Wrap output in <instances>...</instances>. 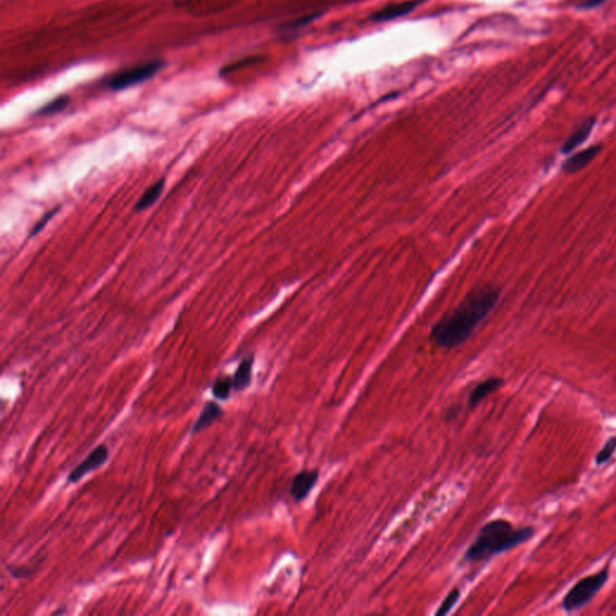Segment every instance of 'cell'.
Wrapping results in <instances>:
<instances>
[{"label":"cell","mask_w":616,"mask_h":616,"mask_svg":"<svg viewBox=\"0 0 616 616\" xmlns=\"http://www.w3.org/2000/svg\"><path fill=\"white\" fill-rule=\"evenodd\" d=\"M253 365H254V356H247L241 361L239 368L232 376L234 391L236 393L248 389L249 385L252 383Z\"/></svg>","instance_id":"11"},{"label":"cell","mask_w":616,"mask_h":616,"mask_svg":"<svg viewBox=\"0 0 616 616\" xmlns=\"http://www.w3.org/2000/svg\"><path fill=\"white\" fill-rule=\"evenodd\" d=\"M34 567H28V566H18V567H9V572H11L13 577L27 578L31 575V569Z\"/></svg>","instance_id":"19"},{"label":"cell","mask_w":616,"mask_h":616,"mask_svg":"<svg viewBox=\"0 0 616 616\" xmlns=\"http://www.w3.org/2000/svg\"><path fill=\"white\" fill-rule=\"evenodd\" d=\"M234 390L232 376H219L212 384V395L220 401H227Z\"/></svg>","instance_id":"14"},{"label":"cell","mask_w":616,"mask_h":616,"mask_svg":"<svg viewBox=\"0 0 616 616\" xmlns=\"http://www.w3.org/2000/svg\"><path fill=\"white\" fill-rule=\"evenodd\" d=\"M164 187H165V180H164V178L159 180L158 182L154 183L153 186H150V188L147 189V190L142 194V197L139 199V202H137L136 205H135V211L140 212V211L147 210L148 207L153 205L154 202H157L159 197L162 195Z\"/></svg>","instance_id":"13"},{"label":"cell","mask_w":616,"mask_h":616,"mask_svg":"<svg viewBox=\"0 0 616 616\" xmlns=\"http://www.w3.org/2000/svg\"><path fill=\"white\" fill-rule=\"evenodd\" d=\"M603 150V145H594L587 147L585 150H579L573 155H570L566 159L565 162L561 165V170L567 174V175H573L577 172H582V169H585L587 165H590L596 157L601 154Z\"/></svg>","instance_id":"6"},{"label":"cell","mask_w":616,"mask_h":616,"mask_svg":"<svg viewBox=\"0 0 616 616\" xmlns=\"http://www.w3.org/2000/svg\"><path fill=\"white\" fill-rule=\"evenodd\" d=\"M162 60H152L148 63L136 65L132 69L122 70L120 73L112 75L106 82V86L112 90H122L129 87L135 86L139 83L147 81L163 68Z\"/></svg>","instance_id":"4"},{"label":"cell","mask_w":616,"mask_h":616,"mask_svg":"<svg viewBox=\"0 0 616 616\" xmlns=\"http://www.w3.org/2000/svg\"><path fill=\"white\" fill-rule=\"evenodd\" d=\"M68 97L63 95V97H59V98H56L55 100H52L51 103L46 104L43 108L38 110V113L41 115H53V113L62 111V110L68 105Z\"/></svg>","instance_id":"15"},{"label":"cell","mask_w":616,"mask_h":616,"mask_svg":"<svg viewBox=\"0 0 616 616\" xmlns=\"http://www.w3.org/2000/svg\"><path fill=\"white\" fill-rule=\"evenodd\" d=\"M503 384L505 381L500 377H491L486 381L480 382L479 384L475 385V389L472 390L471 394L468 396V405L470 407L478 406L484 398L497 391Z\"/></svg>","instance_id":"10"},{"label":"cell","mask_w":616,"mask_h":616,"mask_svg":"<svg viewBox=\"0 0 616 616\" xmlns=\"http://www.w3.org/2000/svg\"><path fill=\"white\" fill-rule=\"evenodd\" d=\"M319 479L317 470H304L298 473L291 482L290 495L295 502H301L311 493Z\"/></svg>","instance_id":"7"},{"label":"cell","mask_w":616,"mask_h":616,"mask_svg":"<svg viewBox=\"0 0 616 616\" xmlns=\"http://www.w3.org/2000/svg\"><path fill=\"white\" fill-rule=\"evenodd\" d=\"M110 458V449L106 444H99L92 450L85 460H82L76 467L69 473L66 482L69 484L78 483L85 475H90L103 467Z\"/></svg>","instance_id":"5"},{"label":"cell","mask_w":616,"mask_h":616,"mask_svg":"<svg viewBox=\"0 0 616 616\" xmlns=\"http://www.w3.org/2000/svg\"><path fill=\"white\" fill-rule=\"evenodd\" d=\"M223 415H224V410L220 405L214 401H207L197 421L192 425V435L205 431L206 428H210L216 421H218Z\"/></svg>","instance_id":"9"},{"label":"cell","mask_w":616,"mask_h":616,"mask_svg":"<svg viewBox=\"0 0 616 616\" xmlns=\"http://www.w3.org/2000/svg\"><path fill=\"white\" fill-rule=\"evenodd\" d=\"M58 211H59V207H56V209H53V210L50 211V212H48V214H45L43 218L40 219V220H38V222L35 224L34 227H33L31 231H30V237H33V236L36 235L38 232H40V231L43 230V227H45V225H46V224H48V223L51 220L52 217H53V216H55V214H56Z\"/></svg>","instance_id":"18"},{"label":"cell","mask_w":616,"mask_h":616,"mask_svg":"<svg viewBox=\"0 0 616 616\" xmlns=\"http://www.w3.org/2000/svg\"><path fill=\"white\" fill-rule=\"evenodd\" d=\"M416 4L418 3H415V1L414 3L406 1V3H401V4L389 5V6H386L384 9L381 10L379 13H377L373 16V21H389V20L400 18V16L406 15V13H411L412 10L414 9L415 6H416Z\"/></svg>","instance_id":"12"},{"label":"cell","mask_w":616,"mask_h":616,"mask_svg":"<svg viewBox=\"0 0 616 616\" xmlns=\"http://www.w3.org/2000/svg\"><path fill=\"white\" fill-rule=\"evenodd\" d=\"M596 123H597V118L595 115L589 117L587 120H584L582 125H579L573 133L567 137L565 144L561 146V153H572L574 150H577L578 147H580L590 137Z\"/></svg>","instance_id":"8"},{"label":"cell","mask_w":616,"mask_h":616,"mask_svg":"<svg viewBox=\"0 0 616 616\" xmlns=\"http://www.w3.org/2000/svg\"><path fill=\"white\" fill-rule=\"evenodd\" d=\"M500 296V289L490 284L470 291L458 307L433 326L431 337L437 346L451 349L466 342L496 307Z\"/></svg>","instance_id":"1"},{"label":"cell","mask_w":616,"mask_h":616,"mask_svg":"<svg viewBox=\"0 0 616 616\" xmlns=\"http://www.w3.org/2000/svg\"><path fill=\"white\" fill-rule=\"evenodd\" d=\"M535 527H514L505 519H496L485 524L465 554L468 562H480L495 555L517 548L535 536Z\"/></svg>","instance_id":"2"},{"label":"cell","mask_w":616,"mask_h":616,"mask_svg":"<svg viewBox=\"0 0 616 616\" xmlns=\"http://www.w3.org/2000/svg\"><path fill=\"white\" fill-rule=\"evenodd\" d=\"M607 0H582L580 4L577 5V8L579 9H594V8H597V6H601V5L606 3Z\"/></svg>","instance_id":"20"},{"label":"cell","mask_w":616,"mask_h":616,"mask_svg":"<svg viewBox=\"0 0 616 616\" xmlns=\"http://www.w3.org/2000/svg\"><path fill=\"white\" fill-rule=\"evenodd\" d=\"M458 598H460V590H458V589H454V590L450 591L448 596L445 597L444 601L442 602L440 608H438V610L436 612V615L442 616L448 614V612L453 609L454 606L456 604Z\"/></svg>","instance_id":"17"},{"label":"cell","mask_w":616,"mask_h":616,"mask_svg":"<svg viewBox=\"0 0 616 616\" xmlns=\"http://www.w3.org/2000/svg\"><path fill=\"white\" fill-rule=\"evenodd\" d=\"M616 450V436L612 437L610 440H608L604 444L603 448L599 450V453L596 456V463L597 465H603L606 462L609 461L612 458V455Z\"/></svg>","instance_id":"16"},{"label":"cell","mask_w":616,"mask_h":616,"mask_svg":"<svg viewBox=\"0 0 616 616\" xmlns=\"http://www.w3.org/2000/svg\"><path fill=\"white\" fill-rule=\"evenodd\" d=\"M609 574H610L609 567L606 566L602 570H599L597 573L591 574V575L580 579L567 592V595L562 601V608L565 609L566 612H574V610H579V609L585 607L587 604L590 603L599 591L602 590V587L606 585V582L609 579Z\"/></svg>","instance_id":"3"}]
</instances>
